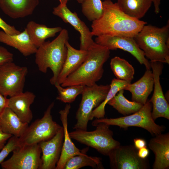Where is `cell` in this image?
Wrapping results in <instances>:
<instances>
[{"label": "cell", "instance_id": "6da1fadb", "mask_svg": "<svg viewBox=\"0 0 169 169\" xmlns=\"http://www.w3.org/2000/svg\"><path fill=\"white\" fill-rule=\"evenodd\" d=\"M101 16L92 22L93 36L103 35H121L135 37L146 22L131 17L124 13L117 3L111 0L102 1Z\"/></svg>", "mask_w": 169, "mask_h": 169}, {"label": "cell", "instance_id": "7a4b0ae2", "mask_svg": "<svg viewBox=\"0 0 169 169\" xmlns=\"http://www.w3.org/2000/svg\"><path fill=\"white\" fill-rule=\"evenodd\" d=\"M88 56L81 65L61 84L63 87L75 85L91 86L102 77L103 65L110 56L107 48L95 42L88 50Z\"/></svg>", "mask_w": 169, "mask_h": 169}, {"label": "cell", "instance_id": "3957f363", "mask_svg": "<svg viewBox=\"0 0 169 169\" xmlns=\"http://www.w3.org/2000/svg\"><path fill=\"white\" fill-rule=\"evenodd\" d=\"M67 30L62 29L58 36L51 41L45 42L37 48L35 53V62L38 70L46 73L48 69L52 71L53 76L50 82L52 85L57 82L59 74L66 59L68 41Z\"/></svg>", "mask_w": 169, "mask_h": 169}, {"label": "cell", "instance_id": "277c9868", "mask_svg": "<svg viewBox=\"0 0 169 169\" xmlns=\"http://www.w3.org/2000/svg\"><path fill=\"white\" fill-rule=\"evenodd\" d=\"M150 62L169 64V22L161 28L145 25L134 38Z\"/></svg>", "mask_w": 169, "mask_h": 169}, {"label": "cell", "instance_id": "5b68a950", "mask_svg": "<svg viewBox=\"0 0 169 169\" xmlns=\"http://www.w3.org/2000/svg\"><path fill=\"white\" fill-rule=\"evenodd\" d=\"M94 126L95 130L92 131L75 130L69 133L71 139L96 149L101 154L108 156L114 149L120 145L115 140L113 133L109 128L110 125L103 123H99Z\"/></svg>", "mask_w": 169, "mask_h": 169}, {"label": "cell", "instance_id": "8992f818", "mask_svg": "<svg viewBox=\"0 0 169 169\" xmlns=\"http://www.w3.org/2000/svg\"><path fill=\"white\" fill-rule=\"evenodd\" d=\"M151 103L149 100L138 111L124 116L115 118L96 119L92 123V125L99 123H103L109 125H116L121 128L130 126L141 127L148 131L153 136L163 132L166 127L156 124L151 115Z\"/></svg>", "mask_w": 169, "mask_h": 169}, {"label": "cell", "instance_id": "52a82bcc", "mask_svg": "<svg viewBox=\"0 0 169 169\" xmlns=\"http://www.w3.org/2000/svg\"><path fill=\"white\" fill-rule=\"evenodd\" d=\"M54 105L53 102L49 106L42 118L36 120L28 125L24 134L18 137V146L48 141L62 127L53 119L51 111Z\"/></svg>", "mask_w": 169, "mask_h": 169}, {"label": "cell", "instance_id": "ba28073f", "mask_svg": "<svg viewBox=\"0 0 169 169\" xmlns=\"http://www.w3.org/2000/svg\"><path fill=\"white\" fill-rule=\"evenodd\" d=\"M110 89L109 84L98 85L95 84L91 86H85L76 113L77 121L74 129L87 130L93 110L104 100Z\"/></svg>", "mask_w": 169, "mask_h": 169}, {"label": "cell", "instance_id": "9c48e42d", "mask_svg": "<svg viewBox=\"0 0 169 169\" xmlns=\"http://www.w3.org/2000/svg\"><path fill=\"white\" fill-rule=\"evenodd\" d=\"M28 72L26 67L13 61L0 66V93L10 97L23 92Z\"/></svg>", "mask_w": 169, "mask_h": 169}, {"label": "cell", "instance_id": "30bf717a", "mask_svg": "<svg viewBox=\"0 0 169 169\" xmlns=\"http://www.w3.org/2000/svg\"><path fill=\"white\" fill-rule=\"evenodd\" d=\"M1 163L3 169H40L41 150L38 144L18 146Z\"/></svg>", "mask_w": 169, "mask_h": 169}, {"label": "cell", "instance_id": "8fae6325", "mask_svg": "<svg viewBox=\"0 0 169 169\" xmlns=\"http://www.w3.org/2000/svg\"><path fill=\"white\" fill-rule=\"evenodd\" d=\"M138 150L133 145H120L109 154L110 166L113 169H147L150 168L146 158H140Z\"/></svg>", "mask_w": 169, "mask_h": 169}, {"label": "cell", "instance_id": "7c38bea8", "mask_svg": "<svg viewBox=\"0 0 169 169\" xmlns=\"http://www.w3.org/2000/svg\"><path fill=\"white\" fill-rule=\"evenodd\" d=\"M95 42L105 47L109 50H123L132 55L146 69H151L150 62L146 59L144 53L139 47L134 38L121 35H103L97 36Z\"/></svg>", "mask_w": 169, "mask_h": 169}, {"label": "cell", "instance_id": "4fadbf2b", "mask_svg": "<svg viewBox=\"0 0 169 169\" xmlns=\"http://www.w3.org/2000/svg\"><path fill=\"white\" fill-rule=\"evenodd\" d=\"M150 63L154 80L153 93L149 100L152 107V117L154 120L159 117L169 120V105L164 95L160 82L163 63L157 61L150 62Z\"/></svg>", "mask_w": 169, "mask_h": 169}, {"label": "cell", "instance_id": "5bb4252c", "mask_svg": "<svg viewBox=\"0 0 169 169\" xmlns=\"http://www.w3.org/2000/svg\"><path fill=\"white\" fill-rule=\"evenodd\" d=\"M53 13L60 18L64 22L71 24L80 35V49L87 50L95 43L91 31L75 12H72L66 4H60L53 8Z\"/></svg>", "mask_w": 169, "mask_h": 169}, {"label": "cell", "instance_id": "9a60e30c", "mask_svg": "<svg viewBox=\"0 0 169 169\" xmlns=\"http://www.w3.org/2000/svg\"><path fill=\"white\" fill-rule=\"evenodd\" d=\"M64 138L62 127L51 139L38 144L42 153L40 169H55L61 154Z\"/></svg>", "mask_w": 169, "mask_h": 169}, {"label": "cell", "instance_id": "2e32d148", "mask_svg": "<svg viewBox=\"0 0 169 169\" xmlns=\"http://www.w3.org/2000/svg\"><path fill=\"white\" fill-rule=\"evenodd\" d=\"M71 108L69 104H67L64 109L60 110L59 113L64 132V140L63 142L60 156L55 169H64L67 161L71 157L77 155L84 154L88 148L80 151L75 145L71 140L68 129V117Z\"/></svg>", "mask_w": 169, "mask_h": 169}, {"label": "cell", "instance_id": "e0dca14e", "mask_svg": "<svg viewBox=\"0 0 169 169\" xmlns=\"http://www.w3.org/2000/svg\"><path fill=\"white\" fill-rule=\"evenodd\" d=\"M149 148L155 154L153 169H168L169 168V133L155 136L149 142Z\"/></svg>", "mask_w": 169, "mask_h": 169}, {"label": "cell", "instance_id": "ac0fdd59", "mask_svg": "<svg viewBox=\"0 0 169 169\" xmlns=\"http://www.w3.org/2000/svg\"><path fill=\"white\" fill-rule=\"evenodd\" d=\"M36 96L30 91L22 92L8 99V107L13 111L23 122L29 124L33 115L30 107Z\"/></svg>", "mask_w": 169, "mask_h": 169}, {"label": "cell", "instance_id": "d6986e66", "mask_svg": "<svg viewBox=\"0 0 169 169\" xmlns=\"http://www.w3.org/2000/svg\"><path fill=\"white\" fill-rule=\"evenodd\" d=\"M154 80L152 71L146 69L142 77L133 84H130L123 90L131 94V99L134 101L144 105L148 96L153 90Z\"/></svg>", "mask_w": 169, "mask_h": 169}, {"label": "cell", "instance_id": "ffe728a7", "mask_svg": "<svg viewBox=\"0 0 169 169\" xmlns=\"http://www.w3.org/2000/svg\"><path fill=\"white\" fill-rule=\"evenodd\" d=\"M39 0H0L3 12L13 19L31 15L38 5Z\"/></svg>", "mask_w": 169, "mask_h": 169}, {"label": "cell", "instance_id": "44dd1931", "mask_svg": "<svg viewBox=\"0 0 169 169\" xmlns=\"http://www.w3.org/2000/svg\"><path fill=\"white\" fill-rule=\"evenodd\" d=\"M67 54L66 59L59 74L57 82L61 84L69 75L75 71L86 58L88 50H78L74 48L68 41L66 43Z\"/></svg>", "mask_w": 169, "mask_h": 169}, {"label": "cell", "instance_id": "7402d4cb", "mask_svg": "<svg viewBox=\"0 0 169 169\" xmlns=\"http://www.w3.org/2000/svg\"><path fill=\"white\" fill-rule=\"evenodd\" d=\"M0 42L16 48L26 57L35 54L38 48L32 42L25 28L22 32L13 35L0 31Z\"/></svg>", "mask_w": 169, "mask_h": 169}, {"label": "cell", "instance_id": "603a6c76", "mask_svg": "<svg viewBox=\"0 0 169 169\" xmlns=\"http://www.w3.org/2000/svg\"><path fill=\"white\" fill-rule=\"evenodd\" d=\"M28 125V124L23 122L8 107L0 114V126L5 133L19 137L24 134Z\"/></svg>", "mask_w": 169, "mask_h": 169}, {"label": "cell", "instance_id": "cb8c5ba5", "mask_svg": "<svg viewBox=\"0 0 169 169\" xmlns=\"http://www.w3.org/2000/svg\"><path fill=\"white\" fill-rule=\"evenodd\" d=\"M25 29L32 42L37 48L45 42L46 39L55 36L62 29L60 27L49 28L32 21L28 22Z\"/></svg>", "mask_w": 169, "mask_h": 169}, {"label": "cell", "instance_id": "d4e9b609", "mask_svg": "<svg viewBox=\"0 0 169 169\" xmlns=\"http://www.w3.org/2000/svg\"><path fill=\"white\" fill-rule=\"evenodd\" d=\"M116 3L124 13L140 20L147 12L152 3L151 0H117Z\"/></svg>", "mask_w": 169, "mask_h": 169}, {"label": "cell", "instance_id": "484cf974", "mask_svg": "<svg viewBox=\"0 0 169 169\" xmlns=\"http://www.w3.org/2000/svg\"><path fill=\"white\" fill-rule=\"evenodd\" d=\"M124 90H120L107 104L119 113L125 116L138 111L142 107V105L126 99L124 95Z\"/></svg>", "mask_w": 169, "mask_h": 169}, {"label": "cell", "instance_id": "4316f807", "mask_svg": "<svg viewBox=\"0 0 169 169\" xmlns=\"http://www.w3.org/2000/svg\"><path fill=\"white\" fill-rule=\"evenodd\" d=\"M131 81L113 79L110 84V89L104 100L92 111L90 120L94 118L100 119L104 118L105 115V107L106 104L121 90L123 89Z\"/></svg>", "mask_w": 169, "mask_h": 169}, {"label": "cell", "instance_id": "83f0119b", "mask_svg": "<svg viewBox=\"0 0 169 169\" xmlns=\"http://www.w3.org/2000/svg\"><path fill=\"white\" fill-rule=\"evenodd\" d=\"M110 65L117 79L131 81L133 79L134 68L125 59L115 56L111 59Z\"/></svg>", "mask_w": 169, "mask_h": 169}, {"label": "cell", "instance_id": "f1b7e54d", "mask_svg": "<svg viewBox=\"0 0 169 169\" xmlns=\"http://www.w3.org/2000/svg\"><path fill=\"white\" fill-rule=\"evenodd\" d=\"M86 166L95 169L104 168L100 158L90 156L85 153L70 158L66 163L64 169H78Z\"/></svg>", "mask_w": 169, "mask_h": 169}, {"label": "cell", "instance_id": "f546056e", "mask_svg": "<svg viewBox=\"0 0 169 169\" xmlns=\"http://www.w3.org/2000/svg\"><path fill=\"white\" fill-rule=\"evenodd\" d=\"M54 85L57 88L58 93L56 99L63 102L68 103L74 101L79 95L81 94L85 86L82 85H75L64 88L58 82Z\"/></svg>", "mask_w": 169, "mask_h": 169}, {"label": "cell", "instance_id": "4dcf8cb0", "mask_svg": "<svg viewBox=\"0 0 169 169\" xmlns=\"http://www.w3.org/2000/svg\"><path fill=\"white\" fill-rule=\"evenodd\" d=\"M81 4L82 12L90 21L92 22L101 16L103 7L101 0H85Z\"/></svg>", "mask_w": 169, "mask_h": 169}, {"label": "cell", "instance_id": "1f68e13d", "mask_svg": "<svg viewBox=\"0 0 169 169\" xmlns=\"http://www.w3.org/2000/svg\"><path fill=\"white\" fill-rule=\"evenodd\" d=\"M18 137L12 136L0 151V164L4 161L9 154L18 146Z\"/></svg>", "mask_w": 169, "mask_h": 169}, {"label": "cell", "instance_id": "d6a6232c", "mask_svg": "<svg viewBox=\"0 0 169 169\" xmlns=\"http://www.w3.org/2000/svg\"><path fill=\"white\" fill-rule=\"evenodd\" d=\"M13 54L6 48L0 46V66L7 63L12 62Z\"/></svg>", "mask_w": 169, "mask_h": 169}, {"label": "cell", "instance_id": "836d02e7", "mask_svg": "<svg viewBox=\"0 0 169 169\" xmlns=\"http://www.w3.org/2000/svg\"><path fill=\"white\" fill-rule=\"evenodd\" d=\"M0 28L6 33L10 35L18 34L21 32L17 30L14 26H12L6 23L0 17Z\"/></svg>", "mask_w": 169, "mask_h": 169}, {"label": "cell", "instance_id": "e575fe53", "mask_svg": "<svg viewBox=\"0 0 169 169\" xmlns=\"http://www.w3.org/2000/svg\"><path fill=\"white\" fill-rule=\"evenodd\" d=\"M12 136L11 135L3 132L0 126V151L6 145L7 141Z\"/></svg>", "mask_w": 169, "mask_h": 169}, {"label": "cell", "instance_id": "d590c367", "mask_svg": "<svg viewBox=\"0 0 169 169\" xmlns=\"http://www.w3.org/2000/svg\"><path fill=\"white\" fill-rule=\"evenodd\" d=\"M149 150L146 146L138 150V155L142 159L146 158L149 155Z\"/></svg>", "mask_w": 169, "mask_h": 169}, {"label": "cell", "instance_id": "8d00e7d4", "mask_svg": "<svg viewBox=\"0 0 169 169\" xmlns=\"http://www.w3.org/2000/svg\"><path fill=\"white\" fill-rule=\"evenodd\" d=\"M8 99L0 93V114L8 107Z\"/></svg>", "mask_w": 169, "mask_h": 169}, {"label": "cell", "instance_id": "74e56055", "mask_svg": "<svg viewBox=\"0 0 169 169\" xmlns=\"http://www.w3.org/2000/svg\"><path fill=\"white\" fill-rule=\"evenodd\" d=\"M135 147L138 150L146 145V141L141 138H135L134 139Z\"/></svg>", "mask_w": 169, "mask_h": 169}, {"label": "cell", "instance_id": "f35d334b", "mask_svg": "<svg viewBox=\"0 0 169 169\" xmlns=\"http://www.w3.org/2000/svg\"><path fill=\"white\" fill-rule=\"evenodd\" d=\"M161 0H151L154 7V11L156 14H158L160 11V5Z\"/></svg>", "mask_w": 169, "mask_h": 169}, {"label": "cell", "instance_id": "ab89813d", "mask_svg": "<svg viewBox=\"0 0 169 169\" xmlns=\"http://www.w3.org/2000/svg\"><path fill=\"white\" fill-rule=\"evenodd\" d=\"M60 3V4L62 5H65L67 4V2L69 0H59Z\"/></svg>", "mask_w": 169, "mask_h": 169}, {"label": "cell", "instance_id": "60d3db41", "mask_svg": "<svg viewBox=\"0 0 169 169\" xmlns=\"http://www.w3.org/2000/svg\"><path fill=\"white\" fill-rule=\"evenodd\" d=\"M85 0H77V2L80 3H82Z\"/></svg>", "mask_w": 169, "mask_h": 169}]
</instances>
